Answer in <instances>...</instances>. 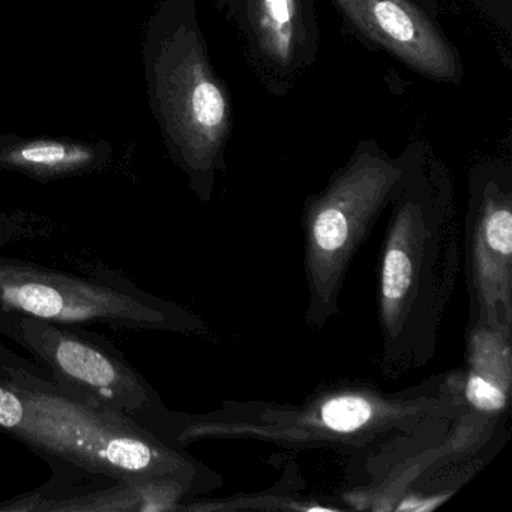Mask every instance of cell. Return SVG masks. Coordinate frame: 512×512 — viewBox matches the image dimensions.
<instances>
[{
	"label": "cell",
	"instance_id": "obj_3",
	"mask_svg": "<svg viewBox=\"0 0 512 512\" xmlns=\"http://www.w3.org/2000/svg\"><path fill=\"white\" fill-rule=\"evenodd\" d=\"M149 104L173 163L208 202L226 169L233 110L197 17L196 0H161L143 41Z\"/></svg>",
	"mask_w": 512,
	"mask_h": 512
},
{
	"label": "cell",
	"instance_id": "obj_11",
	"mask_svg": "<svg viewBox=\"0 0 512 512\" xmlns=\"http://www.w3.org/2000/svg\"><path fill=\"white\" fill-rule=\"evenodd\" d=\"M511 326L469 325V371L461 385L464 409L499 418L511 391Z\"/></svg>",
	"mask_w": 512,
	"mask_h": 512
},
{
	"label": "cell",
	"instance_id": "obj_10",
	"mask_svg": "<svg viewBox=\"0 0 512 512\" xmlns=\"http://www.w3.org/2000/svg\"><path fill=\"white\" fill-rule=\"evenodd\" d=\"M367 43L439 83L458 85L464 70L457 49L415 0H331Z\"/></svg>",
	"mask_w": 512,
	"mask_h": 512
},
{
	"label": "cell",
	"instance_id": "obj_9",
	"mask_svg": "<svg viewBox=\"0 0 512 512\" xmlns=\"http://www.w3.org/2000/svg\"><path fill=\"white\" fill-rule=\"evenodd\" d=\"M260 85L275 97L298 88L316 64L320 25L314 0H214Z\"/></svg>",
	"mask_w": 512,
	"mask_h": 512
},
{
	"label": "cell",
	"instance_id": "obj_4",
	"mask_svg": "<svg viewBox=\"0 0 512 512\" xmlns=\"http://www.w3.org/2000/svg\"><path fill=\"white\" fill-rule=\"evenodd\" d=\"M463 380L425 383L398 394L344 385L316 392L301 406L236 410L185 425L179 442L209 436H254L281 445L332 446L362 451L392 440L443 430L463 410Z\"/></svg>",
	"mask_w": 512,
	"mask_h": 512
},
{
	"label": "cell",
	"instance_id": "obj_2",
	"mask_svg": "<svg viewBox=\"0 0 512 512\" xmlns=\"http://www.w3.org/2000/svg\"><path fill=\"white\" fill-rule=\"evenodd\" d=\"M0 430L38 452L124 484L211 487V470L145 425L61 391L38 374L0 377Z\"/></svg>",
	"mask_w": 512,
	"mask_h": 512
},
{
	"label": "cell",
	"instance_id": "obj_1",
	"mask_svg": "<svg viewBox=\"0 0 512 512\" xmlns=\"http://www.w3.org/2000/svg\"><path fill=\"white\" fill-rule=\"evenodd\" d=\"M403 185L392 202L379 257L380 368L401 376L424 367L461 268L451 170L427 143L407 146Z\"/></svg>",
	"mask_w": 512,
	"mask_h": 512
},
{
	"label": "cell",
	"instance_id": "obj_13",
	"mask_svg": "<svg viewBox=\"0 0 512 512\" xmlns=\"http://www.w3.org/2000/svg\"><path fill=\"white\" fill-rule=\"evenodd\" d=\"M34 371L28 362L22 361V359L16 358V355L0 346V377L8 376L11 373H17V371Z\"/></svg>",
	"mask_w": 512,
	"mask_h": 512
},
{
	"label": "cell",
	"instance_id": "obj_5",
	"mask_svg": "<svg viewBox=\"0 0 512 512\" xmlns=\"http://www.w3.org/2000/svg\"><path fill=\"white\" fill-rule=\"evenodd\" d=\"M407 170L406 151L391 157L364 140L302 211L308 325L322 329L340 313L347 272L380 217L391 208Z\"/></svg>",
	"mask_w": 512,
	"mask_h": 512
},
{
	"label": "cell",
	"instance_id": "obj_12",
	"mask_svg": "<svg viewBox=\"0 0 512 512\" xmlns=\"http://www.w3.org/2000/svg\"><path fill=\"white\" fill-rule=\"evenodd\" d=\"M109 157L107 146L59 139H0V169L32 178H68L97 170Z\"/></svg>",
	"mask_w": 512,
	"mask_h": 512
},
{
	"label": "cell",
	"instance_id": "obj_7",
	"mask_svg": "<svg viewBox=\"0 0 512 512\" xmlns=\"http://www.w3.org/2000/svg\"><path fill=\"white\" fill-rule=\"evenodd\" d=\"M0 329L44 362L61 391L130 416L155 434L160 419L169 433L170 416L157 392L100 341L31 317L7 320Z\"/></svg>",
	"mask_w": 512,
	"mask_h": 512
},
{
	"label": "cell",
	"instance_id": "obj_6",
	"mask_svg": "<svg viewBox=\"0 0 512 512\" xmlns=\"http://www.w3.org/2000/svg\"><path fill=\"white\" fill-rule=\"evenodd\" d=\"M31 317L61 326L103 325L194 331L200 322L181 308L121 284L0 259V325Z\"/></svg>",
	"mask_w": 512,
	"mask_h": 512
},
{
	"label": "cell",
	"instance_id": "obj_8",
	"mask_svg": "<svg viewBox=\"0 0 512 512\" xmlns=\"http://www.w3.org/2000/svg\"><path fill=\"white\" fill-rule=\"evenodd\" d=\"M464 272L469 325L512 328V166L503 158L470 169Z\"/></svg>",
	"mask_w": 512,
	"mask_h": 512
}]
</instances>
